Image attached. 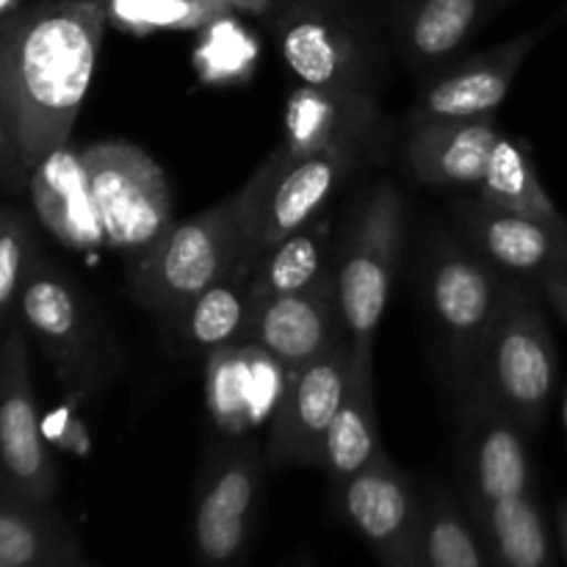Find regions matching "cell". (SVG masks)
<instances>
[{"label": "cell", "instance_id": "cell-16", "mask_svg": "<svg viewBox=\"0 0 567 567\" xmlns=\"http://www.w3.org/2000/svg\"><path fill=\"white\" fill-rule=\"evenodd\" d=\"M546 31L548 25H540L535 31L520 33L507 44H498L491 53L443 75L426 89L421 103L415 105V122L476 120V116L496 114L513 89L520 64Z\"/></svg>", "mask_w": 567, "mask_h": 567}, {"label": "cell", "instance_id": "cell-23", "mask_svg": "<svg viewBox=\"0 0 567 567\" xmlns=\"http://www.w3.org/2000/svg\"><path fill=\"white\" fill-rule=\"evenodd\" d=\"M75 537L48 504L0 487V567H72Z\"/></svg>", "mask_w": 567, "mask_h": 567}, {"label": "cell", "instance_id": "cell-35", "mask_svg": "<svg viewBox=\"0 0 567 567\" xmlns=\"http://www.w3.org/2000/svg\"><path fill=\"white\" fill-rule=\"evenodd\" d=\"M288 567H316L313 554H310V551H299L297 557L291 559V565H288Z\"/></svg>", "mask_w": 567, "mask_h": 567}, {"label": "cell", "instance_id": "cell-5", "mask_svg": "<svg viewBox=\"0 0 567 567\" xmlns=\"http://www.w3.org/2000/svg\"><path fill=\"white\" fill-rule=\"evenodd\" d=\"M557 385V349L540 305L520 282H509L502 316L482 360L485 388L526 432L546 419Z\"/></svg>", "mask_w": 567, "mask_h": 567}, {"label": "cell", "instance_id": "cell-10", "mask_svg": "<svg viewBox=\"0 0 567 567\" xmlns=\"http://www.w3.org/2000/svg\"><path fill=\"white\" fill-rule=\"evenodd\" d=\"M0 476L3 487L33 504H50L55 465L39 426L25 332L9 330L0 347Z\"/></svg>", "mask_w": 567, "mask_h": 567}, {"label": "cell", "instance_id": "cell-17", "mask_svg": "<svg viewBox=\"0 0 567 567\" xmlns=\"http://www.w3.org/2000/svg\"><path fill=\"white\" fill-rule=\"evenodd\" d=\"M28 192L39 221L55 241L78 252L109 247L81 150L64 144L39 161L28 175Z\"/></svg>", "mask_w": 567, "mask_h": 567}, {"label": "cell", "instance_id": "cell-14", "mask_svg": "<svg viewBox=\"0 0 567 567\" xmlns=\"http://www.w3.org/2000/svg\"><path fill=\"white\" fill-rule=\"evenodd\" d=\"M288 371L255 341H236L208 352L205 402L225 435H247L271 421Z\"/></svg>", "mask_w": 567, "mask_h": 567}, {"label": "cell", "instance_id": "cell-38", "mask_svg": "<svg viewBox=\"0 0 567 567\" xmlns=\"http://www.w3.org/2000/svg\"><path fill=\"white\" fill-rule=\"evenodd\" d=\"M563 424H565V435H567V391H565V399H563Z\"/></svg>", "mask_w": 567, "mask_h": 567}, {"label": "cell", "instance_id": "cell-25", "mask_svg": "<svg viewBox=\"0 0 567 567\" xmlns=\"http://www.w3.org/2000/svg\"><path fill=\"white\" fill-rule=\"evenodd\" d=\"M252 264L255 252H249L221 282L210 286L203 297L194 299L186 313L175 321L181 336L192 347L214 352L227 343L244 341L249 319H252Z\"/></svg>", "mask_w": 567, "mask_h": 567}, {"label": "cell", "instance_id": "cell-28", "mask_svg": "<svg viewBox=\"0 0 567 567\" xmlns=\"http://www.w3.org/2000/svg\"><path fill=\"white\" fill-rule=\"evenodd\" d=\"M424 567H493L485 540L452 493H424Z\"/></svg>", "mask_w": 567, "mask_h": 567}, {"label": "cell", "instance_id": "cell-24", "mask_svg": "<svg viewBox=\"0 0 567 567\" xmlns=\"http://www.w3.org/2000/svg\"><path fill=\"white\" fill-rule=\"evenodd\" d=\"M493 567H554L551 537L537 502L529 496L468 507Z\"/></svg>", "mask_w": 567, "mask_h": 567}, {"label": "cell", "instance_id": "cell-15", "mask_svg": "<svg viewBox=\"0 0 567 567\" xmlns=\"http://www.w3.org/2000/svg\"><path fill=\"white\" fill-rule=\"evenodd\" d=\"M474 247L504 271L543 280L567 271V221L502 210L485 199H465L457 208Z\"/></svg>", "mask_w": 567, "mask_h": 567}, {"label": "cell", "instance_id": "cell-1", "mask_svg": "<svg viewBox=\"0 0 567 567\" xmlns=\"http://www.w3.org/2000/svg\"><path fill=\"white\" fill-rule=\"evenodd\" d=\"M109 22L105 0H42L0 17V116L28 175L70 144Z\"/></svg>", "mask_w": 567, "mask_h": 567}, {"label": "cell", "instance_id": "cell-12", "mask_svg": "<svg viewBox=\"0 0 567 567\" xmlns=\"http://www.w3.org/2000/svg\"><path fill=\"white\" fill-rule=\"evenodd\" d=\"M463 454L468 507H487L532 493L526 430L485 388L471 391Z\"/></svg>", "mask_w": 567, "mask_h": 567}, {"label": "cell", "instance_id": "cell-22", "mask_svg": "<svg viewBox=\"0 0 567 567\" xmlns=\"http://www.w3.org/2000/svg\"><path fill=\"white\" fill-rule=\"evenodd\" d=\"M382 452L380 421L374 402V354L352 352L349 360V385L327 435L321 465L336 487L347 485Z\"/></svg>", "mask_w": 567, "mask_h": 567}, {"label": "cell", "instance_id": "cell-2", "mask_svg": "<svg viewBox=\"0 0 567 567\" xmlns=\"http://www.w3.org/2000/svg\"><path fill=\"white\" fill-rule=\"evenodd\" d=\"M249 252L233 194L192 219L172 221L164 236L142 249L131 271V293L153 313L177 321Z\"/></svg>", "mask_w": 567, "mask_h": 567}, {"label": "cell", "instance_id": "cell-37", "mask_svg": "<svg viewBox=\"0 0 567 567\" xmlns=\"http://www.w3.org/2000/svg\"><path fill=\"white\" fill-rule=\"evenodd\" d=\"M230 6H244V9H260V0H227Z\"/></svg>", "mask_w": 567, "mask_h": 567}, {"label": "cell", "instance_id": "cell-8", "mask_svg": "<svg viewBox=\"0 0 567 567\" xmlns=\"http://www.w3.org/2000/svg\"><path fill=\"white\" fill-rule=\"evenodd\" d=\"M338 498L380 567H424V496L385 449L338 487Z\"/></svg>", "mask_w": 567, "mask_h": 567}, {"label": "cell", "instance_id": "cell-20", "mask_svg": "<svg viewBox=\"0 0 567 567\" xmlns=\"http://www.w3.org/2000/svg\"><path fill=\"white\" fill-rule=\"evenodd\" d=\"M20 313L61 374L86 363L92 349L86 310L64 277L48 266L33 264L20 291Z\"/></svg>", "mask_w": 567, "mask_h": 567}, {"label": "cell", "instance_id": "cell-29", "mask_svg": "<svg viewBox=\"0 0 567 567\" xmlns=\"http://www.w3.org/2000/svg\"><path fill=\"white\" fill-rule=\"evenodd\" d=\"M485 0H419L404 22V42L421 61H443L463 48Z\"/></svg>", "mask_w": 567, "mask_h": 567}, {"label": "cell", "instance_id": "cell-30", "mask_svg": "<svg viewBox=\"0 0 567 567\" xmlns=\"http://www.w3.org/2000/svg\"><path fill=\"white\" fill-rule=\"evenodd\" d=\"M109 20L136 33L205 28L233 9L227 0H105Z\"/></svg>", "mask_w": 567, "mask_h": 567}, {"label": "cell", "instance_id": "cell-36", "mask_svg": "<svg viewBox=\"0 0 567 567\" xmlns=\"http://www.w3.org/2000/svg\"><path fill=\"white\" fill-rule=\"evenodd\" d=\"M17 9H22V0H0V17L11 14Z\"/></svg>", "mask_w": 567, "mask_h": 567}, {"label": "cell", "instance_id": "cell-31", "mask_svg": "<svg viewBox=\"0 0 567 567\" xmlns=\"http://www.w3.org/2000/svg\"><path fill=\"white\" fill-rule=\"evenodd\" d=\"M33 266L31 227L17 210L0 208V321L20 302V291Z\"/></svg>", "mask_w": 567, "mask_h": 567}, {"label": "cell", "instance_id": "cell-11", "mask_svg": "<svg viewBox=\"0 0 567 567\" xmlns=\"http://www.w3.org/2000/svg\"><path fill=\"white\" fill-rule=\"evenodd\" d=\"M349 360H352V347L347 343L288 374L280 402L271 415L269 446H266L269 465L275 468L321 465L327 435L347 396Z\"/></svg>", "mask_w": 567, "mask_h": 567}, {"label": "cell", "instance_id": "cell-9", "mask_svg": "<svg viewBox=\"0 0 567 567\" xmlns=\"http://www.w3.org/2000/svg\"><path fill=\"white\" fill-rule=\"evenodd\" d=\"M260 480L264 460L252 446L230 449L205 468L192 513V543L199 567L241 563L258 518Z\"/></svg>", "mask_w": 567, "mask_h": 567}, {"label": "cell", "instance_id": "cell-18", "mask_svg": "<svg viewBox=\"0 0 567 567\" xmlns=\"http://www.w3.org/2000/svg\"><path fill=\"white\" fill-rule=\"evenodd\" d=\"M498 136L493 114L415 122L408 142L410 169L430 186H480Z\"/></svg>", "mask_w": 567, "mask_h": 567}, {"label": "cell", "instance_id": "cell-34", "mask_svg": "<svg viewBox=\"0 0 567 567\" xmlns=\"http://www.w3.org/2000/svg\"><path fill=\"white\" fill-rule=\"evenodd\" d=\"M559 540H563V554L567 563V502L559 507Z\"/></svg>", "mask_w": 567, "mask_h": 567}, {"label": "cell", "instance_id": "cell-26", "mask_svg": "<svg viewBox=\"0 0 567 567\" xmlns=\"http://www.w3.org/2000/svg\"><path fill=\"white\" fill-rule=\"evenodd\" d=\"M480 197L502 210L535 216L546 221H567L543 186L529 147L509 136H498L480 183Z\"/></svg>", "mask_w": 567, "mask_h": 567}, {"label": "cell", "instance_id": "cell-3", "mask_svg": "<svg viewBox=\"0 0 567 567\" xmlns=\"http://www.w3.org/2000/svg\"><path fill=\"white\" fill-rule=\"evenodd\" d=\"M352 147L299 153L280 144L236 194L249 249L264 252L305 230L330 203L338 183L352 169Z\"/></svg>", "mask_w": 567, "mask_h": 567}, {"label": "cell", "instance_id": "cell-21", "mask_svg": "<svg viewBox=\"0 0 567 567\" xmlns=\"http://www.w3.org/2000/svg\"><path fill=\"white\" fill-rule=\"evenodd\" d=\"M280 50L305 86L363 89L365 61L347 28L330 17L297 14L282 25Z\"/></svg>", "mask_w": 567, "mask_h": 567}, {"label": "cell", "instance_id": "cell-13", "mask_svg": "<svg viewBox=\"0 0 567 567\" xmlns=\"http://www.w3.org/2000/svg\"><path fill=\"white\" fill-rule=\"evenodd\" d=\"M341 310L336 297V275L319 286L255 305L244 341L264 347L282 369L291 371L336 352L343 343Z\"/></svg>", "mask_w": 567, "mask_h": 567}, {"label": "cell", "instance_id": "cell-4", "mask_svg": "<svg viewBox=\"0 0 567 567\" xmlns=\"http://www.w3.org/2000/svg\"><path fill=\"white\" fill-rule=\"evenodd\" d=\"M509 282L491 260L471 255L454 241L437 244L426 266V299L441 330L454 377L468 388H480L482 360L493 336Z\"/></svg>", "mask_w": 567, "mask_h": 567}, {"label": "cell", "instance_id": "cell-33", "mask_svg": "<svg viewBox=\"0 0 567 567\" xmlns=\"http://www.w3.org/2000/svg\"><path fill=\"white\" fill-rule=\"evenodd\" d=\"M537 286H540L548 305L567 321V271H563V275L543 277V280H537Z\"/></svg>", "mask_w": 567, "mask_h": 567}, {"label": "cell", "instance_id": "cell-7", "mask_svg": "<svg viewBox=\"0 0 567 567\" xmlns=\"http://www.w3.org/2000/svg\"><path fill=\"white\" fill-rule=\"evenodd\" d=\"M404 238L402 194L382 183L365 203L336 271V297L352 352L374 354Z\"/></svg>", "mask_w": 567, "mask_h": 567}, {"label": "cell", "instance_id": "cell-27", "mask_svg": "<svg viewBox=\"0 0 567 567\" xmlns=\"http://www.w3.org/2000/svg\"><path fill=\"white\" fill-rule=\"evenodd\" d=\"M324 277H330L324 271V238L308 225L286 241L255 252L252 299L258 305L264 299L308 291Z\"/></svg>", "mask_w": 567, "mask_h": 567}, {"label": "cell", "instance_id": "cell-19", "mask_svg": "<svg viewBox=\"0 0 567 567\" xmlns=\"http://www.w3.org/2000/svg\"><path fill=\"white\" fill-rule=\"evenodd\" d=\"M377 105L365 89L302 86L286 105V147L316 153L327 147H352L374 127Z\"/></svg>", "mask_w": 567, "mask_h": 567}, {"label": "cell", "instance_id": "cell-32", "mask_svg": "<svg viewBox=\"0 0 567 567\" xmlns=\"http://www.w3.org/2000/svg\"><path fill=\"white\" fill-rule=\"evenodd\" d=\"M0 186H6L9 192H22V188H28V169L22 166L9 133H6L3 116H0Z\"/></svg>", "mask_w": 567, "mask_h": 567}, {"label": "cell", "instance_id": "cell-6", "mask_svg": "<svg viewBox=\"0 0 567 567\" xmlns=\"http://www.w3.org/2000/svg\"><path fill=\"white\" fill-rule=\"evenodd\" d=\"M81 155L111 249L138 255L169 230L172 188L153 155L116 138L89 144Z\"/></svg>", "mask_w": 567, "mask_h": 567}]
</instances>
